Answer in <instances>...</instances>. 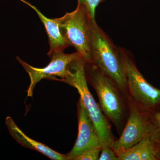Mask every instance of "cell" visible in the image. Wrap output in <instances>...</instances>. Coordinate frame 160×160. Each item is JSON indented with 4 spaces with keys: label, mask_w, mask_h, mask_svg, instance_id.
<instances>
[{
    "label": "cell",
    "mask_w": 160,
    "mask_h": 160,
    "mask_svg": "<svg viewBox=\"0 0 160 160\" xmlns=\"http://www.w3.org/2000/svg\"><path fill=\"white\" fill-rule=\"evenodd\" d=\"M85 72L87 82L98 95L101 110L120 135L129 114L128 98L117 85L94 64L86 62Z\"/></svg>",
    "instance_id": "obj_1"
},
{
    "label": "cell",
    "mask_w": 160,
    "mask_h": 160,
    "mask_svg": "<svg viewBox=\"0 0 160 160\" xmlns=\"http://www.w3.org/2000/svg\"><path fill=\"white\" fill-rule=\"evenodd\" d=\"M90 46L91 58L89 63L94 64L103 74L112 80L129 99L126 71L118 47L98 26L96 21L92 24Z\"/></svg>",
    "instance_id": "obj_2"
},
{
    "label": "cell",
    "mask_w": 160,
    "mask_h": 160,
    "mask_svg": "<svg viewBox=\"0 0 160 160\" xmlns=\"http://www.w3.org/2000/svg\"><path fill=\"white\" fill-rule=\"evenodd\" d=\"M86 64V60L83 57L74 60L69 65V73L59 82L77 89L80 98L95 126L102 146L111 147L116 139L112 132L110 122L103 113L88 88L85 72Z\"/></svg>",
    "instance_id": "obj_3"
},
{
    "label": "cell",
    "mask_w": 160,
    "mask_h": 160,
    "mask_svg": "<svg viewBox=\"0 0 160 160\" xmlns=\"http://www.w3.org/2000/svg\"><path fill=\"white\" fill-rule=\"evenodd\" d=\"M56 19L61 33L69 46L74 48L86 62H90L92 30L96 20L91 17L86 6L78 4L74 11L66 12Z\"/></svg>",
    "instance_id": "obj_4"
},
{
    "label": "cell",
    "mask_w": 160,
    "mask_h": 160,
    "mask_svg": "<svg viewBox=\"0 0 160 160\" xmlns=\"http://www.w3.org/2000/svg\"><path fill=\"white\" fill-rule=\"evenodd\" d=\"M118 49L126 71L129 98L150 111L158 109L160 106V89L145 79L129 51L121 47Z\"/></svg>",
    "instance_id": "obj_5"
},
{
    "label": "cell",
    "mask_w": 160,
    "mask_h": 160,
    "mask_svg": "<svg viewBox=\"0 0 160 160\" xmlns=\"http://www.w3.org/2000/svg\"><path fill=\"white\" fill-rule=\"evenodd\" d=\"M129 114L120 138L111 145L118 157L150 133V110L144 108L129 98Z\"/></svg>",
    "instance_id": "obj_6"
},
{
    "label": "cell",
    "mask_w": 160,
    "mask_h": 160,
    "mask_svg": "<svg viewBox=\"0 0 160 160\" xmlns=\"http://www.w3.org/2000/svg\"><path fill=\"white\" fill-rule=\"evenodd\" d=\"M81 57L82 56L77 51L69 54L64 53V52H54L49 58L51 60L50 62L42 68L30 66L18 56L17 57V60L30 78V84L27 90V97H32L37 84L43 79L59 81L66 78L69 73L70 63Z\"/></svg>",
    "instance_id": "obj_7"
},
{
    "label": "cell",
    "mask_w": 160,
    "mask_h": 160,
    "mask_svg": "<svg viewBox=\"0 0 160 160\" xmlns=\"http://www.w3.org/2000/svg\"><path fill=\"white\" fill-rule=\"evenodd\" d=\"M77 107L78 133L73 148L66 154L68 160H73L86 149L102 146L95 126L80 98Z\"/></svg>",
    "instance_id": "obj_8"
},
{
    "label": "cell",
    "mask_w": 160,
    "mask_h": 160,
    "mask_svg": "<svg viewBox=\"0 0 160 160\" xmlns=\"http://www.w3.org/2000/svg\"><path fill=\"white\" fill-rule=\"evenodd\" d=\"M9 133L12 138L21 146L38 152L53 160H68L66 154L55 151L43 143L32 139L27 135L15 123L10 117L8 116L5 122Z\"/></svg>",
    "instance_id": "obj_9"
},
{
    "label": "cell",
    "mask_w": 160,
    "mask_h": 160,
    "mask_svg": "<svg viewBox=\"0 0 160 160\" xmlns=\"http://www.w3.org/2000/svg\"><path fill=\"white\" fill-rule=\"evenodd\" d=\"M31 7L38 15L41 22L45 27L46 33L49 38L50 49L47 55L49 58L54 52H64L69 46L63 37L61 32L59 26L56 18H49L45 16L35 6L27 2L24 0H21Z\"/></svg>",
    "instance_id": "obj_10"
},
{
    "label": "cell",
    "mask_w": 160,
    "mask_h": 160,
    "mask_svg": "<svg viewBox=\"0 0 160 160\" xmlns=\"http://www.w3.org/2000/svg\"><path fill=\"white\" fill-rule=\"evenodd\" d=\"M159 149L150 133L118 156L119 160H158Z\"/></svg>",
    "instance_id": "obj_11"
},
{
    "label": "cell",
    "mask_w": 160,
    "mask_h": 160,
    "mask_svg": "<svg viewBox=\"0 0 160 160\" xmlns=\"http://www.w3.org/2000/svg\"><path fill=\"white\" fill-rule=\"evenodd\" d=\"M150 135L160 149V110L150 111Z\"/></svg>",
    "instance_id": "obj_12"
},
{
    "label": "cell",
    "mask_w": 160,
    "mask_h": 160,
    "mask_svg": "<svg viewBox=\"0 0 160 160\" xmlns=\"http://www.w3.org/2000/svg\"><path fill=\"white\" fill-rule=\"evenodd\" d=\"M102 148H90L84 150L80 153L73 160H98Z\"/></svg>",
    "instance_id": "obj_13"
},
{
    "label": "cell",
    "mask_w": 160,
    "mask_h": 160,
    "mask_svg": "<svg viewBox=\"0 0 160 160\" xmlns=\"http://www.w3.org/2000/svg\"><path fill=\"white\" fill-rule=\"evenodd\" d=\"M106 0H78V4L84 5L89 10L91 17L95 19V10L98 6Z\"/></svg>",
    "instance_id": "obj_14"
},
{
    "label": "cell",
    "mask_w": 160,
    "mask_h": 160,
    "mask_svg": "<svg viewBox=\"0 0 160 160\" xmlns=\"http://www.w3.org/2000/svg\"><path fill=\"white\" fill-rule=\"evenodd\" d=\"M99 160H119L118 157L109 146H102Z\"/></svg>",
    "instance_id": "obj_15"
},
{
    "label": "cell",
    "mask_w": 160,
    "mask_h": 160,
    "mask_svg": "<svg viewBox=\"0 0 160 160\" xmlns=\"http://www.w3.org/2000/svg\"><path fill=\"white\" fill-rule=\"evenodd\" d=\"M158 160H160V149H159V152Z\"/></svg>",
    "instance_id": "obj_16"
},
{
    "label": "cell",
    "mask_w": 160,
    "mask_h": 160,
    "mask_svg": "<svg viewBox=\"0 0 160 160\" xmlns=\"http://www.w3.org/2000/svg\"><path fill=\"white\" fill-rule=\"evenodd\" d=\"M157 109H158V110H160V106H159V107H158V108Z\"/></svg>",
    "instance_id": "obj_17"
}]
</instances>
